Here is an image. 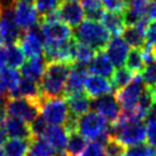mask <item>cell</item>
<instances>
[{
    "label": "cell",
    "instance_id": "54",
    "mask_svg": "<svg viewBox=\"0 0 156 156\" xmlns=\"http://www.w3.org/2000/svg\"><path fill=\"white\" fill-rule=\"evenodd\" d=\"M154 156H156V149H155V151H154Z\"/></svg>",
    "mask_w": 156,
    "mask_h": 156
},
{
    "label": "cell",
    "instance_id": "9",
    "mask_svg": "<svg viewBox=\"0 0 156 156\" xmlns=\"http://www.w3.org/2000/svg\"><path fill=\"white\" fill-rule=\"evenodd\" d=\"M23 36V31L16 24L14 17V8L5 9L1 12L0 22V45L7 46L12 44H19Z\"/></svg>",
    "mask_w": 156,
    "mask_h": 156
},
{
    "label": "cell",
    "instance_id": "39",
    "mask_svg": "<svg viewBox=\"0 0 156 156\" xmlns=\"http://www.w3.org/2000/svg\"><path fill=\"white\" fill-rule=\"evenodd\" d=\"M80 156H107V153H106L103 144L98 141H92L86 146L85 151L82 153Z\"/></svg>",
    "mask_w": 156,
    "mask_h": 156
},
{
    "label": "cell",
    "instance_id": "28",
    "mask_svg": "<svg viewBox=\"0 0 156 156\" xmlns=\"http://www.w3.org/2000/svg\"><path fill=\"white\" fill-rule=\"evenodd\" d=\"M87 146L86 139L77 131H73L69 133L68 145L66 149V154L68 156H80Z\"/></svg>",
    "mask_w": 156,
    "mask_h": 156
},
{
    "label": "cell",
    "instance_id": "50",
    "mask_svg": "<svg viewBox=\"0 0 156 156\" xmlns=\"http://www.w3.org/2000/svg\"><path fill=\"white\" fill-rule=\"evenodd\" d=\"M0 156H6L5 151H4V147H1V146H0Z\"/></svg>",
    "mask_w": 156,
    "mask_h": 156
},
{
    "label": "cell",
    "instance_id": "27",
    "mask_svg": "<svg viewBox=\"0 0 156 156\" xmlns=\"http://www.w3.org/2000/svg\"><path fill=\"white\" fill-rule=\"evenodd\" d=\"M28 98L32 100L40 101L41 93H40V86L38 82H34L29 78H21L19 85V97Z\"/></svg>",
    "mask_w": 156,
    "mask_h": 156
},
{
    "label": "cell",
    "instance_id": "49",
    "mask_svg": "<svg viewBox=\"0 0 156 156\" xmlns=\"http://www.w3.org/2000/svg\"><path fill=\"white\" fill-rule=\"evenodd\" d=\"M17 1H22V2H28V4H32L34 0H17Z\"/></svg>",
    "mask_w": 156,
    "mask_h": 156
},
{
    "label": "cell",
    "instance_id": "18",
    "mask_svg": "<svg viewBox=\"0 0 156 156\" xmlns=\"http://www.w3.org/2000/svg\"><path fill=\"white\" fill-rule=\"evenodd\" d=\"M67 103H68L69 112L73 116L79 118L90 112L92 108V100L85 92H77L67 95Z\"/></svg>",
    "mask_w": 156,
    "mask_h": 156
},
{
    "label": "cell",
    "instance_id": "38",
    "mask_svg": "<svg viewBox=\"0 0 156 156\" xmlns=\"http://www.w3.org/2000/svg\"><path fill=\"white\" fill-rule=\"evenodd\" d=\"M30 132L32 134V138H39V136H44L46 131H47V123L45 122V119L39 115L34 121L29 124Z\"/></svg>",
    "mask_w": 156,
    "mask_h": 156
},
{
    "label": "cell",
    "instance_id": "19",
    "mask_svg": "<svg viewBox=\"0 0 156 156\" xmlns=\"http://www.w3.org/2000/svg\"><path fill=\"white\" fill-rule=\"evenodd\" d=\"M44 136L55 151H58V154L66 153L69 139V131L64 126H48Z\"/></svg>",
    "mask_w": 156,
    "mask_h": 156
},
{
    "label": "cell",
    "instance_id": "12",
    "mask_svg": "<svg viewBox=\"0 0 156 156\" xmlns=\"http://www.w3.org/2000/svg\"><path fill=\"white\" fill-rule=\"evenodd\" d=\"M93 112H98L99 115L105 117L108 122L112 124L118 121L121 116V105L117 101L115 94H107L103 97L97 98L92 100Z\"/></svg>",
    "mask_w": 156,
    "mask_h": 156
},
{
    "label": "cell",
    "instance_id": "23",
    "mask_svg": "<svg viewBox=\"0 0 156 156\" xmlns=\"http://www.w3.org/2000/svg\"><path fill=\"white\" fill-rule=\"evenodd\" d=\"M102 25L105 29L107 30L109 34H112V37H117L123 34V31L125 29V22L123 14H117V13H110L107 12L102 16Z\"/></svg>",
    "mask_w": 156,
    "mask_h": 156
},
{
    "label": "cell",
    "instance_id": "40",
    "mask_svg": "<svg viewBox=\"0 0 156 156\" xmlns=\"http://www.w3.org/2000/svg\"><path fill=\"white\" fill-rule=\"evenodd\" d=\"M126 156H154V151L148 145H136V146L129 147L125 153Z\"/></svg>",
    "mask_w": 156,
    "mask_h": 156
},
{
    "label": "cell",
    "instance_id": "55",
    "mask_svg": "<svg viewBox=\"0 0 156 156\" xmlns=\"http://www.w3.org/2000/svg\"><path fill=\"white\" fill-rule=\"evenodd\" d=\"M121 156H126V155H125V154H124V155H121Z\"/></svg>",
    "mask_w": 156,
    "mask_h": 156
},
{
    "label": "cell",
    "instance_id": "31",
    "mask_svg": "<svg viewBox=\"0 0 156 156\" xmlns=\"http://www.w3.org/2000/svg\"><path fill=\"white\" fill-rule=\"evenodd\" d=\"M125 64H126L125 68L129 69L133 75H138V73H141L144 68H145V61H144V58H142L141 49H132L131 52L129 53V55H127Z\"/></svg>",
    "mask_w": 156,
    "mask_h": 156
},
{
    "label": "cell",
    "instance_id": "47",
    "mask_svg": "<svg viewBox=\"0 0 156 156\" xmlns=\"http://www.w3.org/2000/svg\"><path fill=\"white\" fill-rule=\"evenodd\" d=\"M147 17L149 20H153V21H156V4L153 2L151 6V8L147 13Z\"/></svg>",
    "mask_w": 156,
    "mask_h": 156
},
{
    "label": "cell",
    "instance_id": "33",
    "mask_svg": "<svg viewBox=\"0 0 156 156\" xmlns=\"http://www.w3.org/2000/svg\"><path fill=\"white\" fill-rule=\"evenodd\" d=\"M133 73L126 68H117V70L114 71L112 76V88H115L116 91L123 88L124 86H126L127 84L130 83L133 78Z\"/></svg>",
    "mask_w": 156,
    "mask_h": 156
},
{
    "label": "cell",
    "instance_id": "4",
    "mask_svg": "<svg viewBox=\"0 0 156 156\" xmlns=\"http://www.w3.org/2000/svg\"><path fill=\"white\" fill-rule=\"evenodd\" d=\"M110 136L125 147L136 146L146 141V127L142 122L124 123L117 121L110 127Z\"/></svg>",
    "mask_w": 156,
    "mask_h": 156
},
{
    "label": "cell",
    "instance_id": "16",
    "mask_svg": "<svg viewBox=\"0 0 156 156\" xmlns=\"http://www.w3.org/2000/svg\"><path fill=\"white\" fill-rule=\"evenodd\" d=\"M84 87H85V93L92 100L110 94L112 92V82H109L107 78L97 75H88L85 79Z\"/></svg>",
    "mask_w": 156,
    "mask_h": 156
},
{
    "label": "cell",
    "instance_id": "13",
    "mask_svg": "<svg viewBox=\"0 0 156 156\" xmlns=\"http://www.w3.org/2000/svg\"><path fill=\"white\" fill-rule=\"evenodd\" d=\"M14 17L16 24L23 32L32 29L40 22V16L32 4L17 1L14 6Z\"/></svg>",
    "mask_w": 156,
    "mask_h": 156
},
{
    "label": "cell",
    "instance_id": "21",
    "mask_svg": "<svg viewBox=\"0 0 156 156\" xmlns=\"http://www.w3.org/2000/svg\"><path fill=\"white\" fill-rule=\"evenodd\" d=\"M46 64L47 62L45 61L44 56L30 58L21 67V75L24 78H29V79H32L34 82L39 83L45 73Z\"/></svg>",
    "mask_w": 156,
    "mask_h": 156
},
{
    "label": "cell",
    "instance_id": "15",
    "mask_svg": "<svg viewBox=\"0 0 156 156\" xmlns=\"http://www.w3.org/2000/svg\"><path fill=\"white\" fill-rule=\"evenodd\" d=\"M105 53L107 54V56L112 61L114 67L121 68L126 61L130 49H129V45L125 43V40L121 36H117V37H112L109 40L108 45L106 46Z\"/></svg>",
    "mask_w": 156,
    "mask_h": 156
},
{
    "label": "cell",
    "instance_id": "11",
    "mask_svg": "<svg viewBox=\"0 0 156 156\" xmlns=\"http://www.w3.org/2000/svg\"><path fill=\"white\" fill-rule=\"evenodd\" d=\"M40 29L45 36L46 43H63L73 38L71 28L61 20L44 22L40 21Z\"/></svg>",
    "mask_w": 156,
    "mask_h": 156
},
{
    "label": "cell",
    "instance_id": "1",
    "mask_svg": "<svg viewBox=\"0 0 156 156\" xmlns=\"http://www.w3.org/2000/svg\"><path fill=\"white\" fill-rule=\"evenodd\" d=\"M71 64L64 62H49L39 82L43 99L60 98L64 94Z\"/></svg>",
    "mask_w": 156,
    "mask_h": 156
},
{
    "label": "cell",
    "instance_id": "35",
    "mask_svg": "<svg viewBox=\"0 0 156 156\" xmlns=\"http://www.w3.org/2000/svg\"><path fill=\"white\" fill-rule=\"evenodd\" d=\"M141 77L147 88L156 87V60L151 63L146 64L142 70Z\"/></svg>",
    "mask_w": 156,
    "mask_h": 156
},
{
    "label": "cell",
    "instance_id": "41",
    "mask_svg": "<svg viewBox=\"0 0 156 156\" xmlns=\"http://www.w3.org/2000/svg\"><path fill=\"white\" fill-rule=\"evenodd\" d=\"M145 44L156 48V21H151L147 25L145 30Z\"/></svg>",
    "mask_w": 156,
    "mask_h": 156
},
{
    "label": "cell",
    "instance_id": "8",
    "mask_svg": "<svg viewBox=\"0 0 156 156\" xmlns=\"http://www.w3.org/2000/svg\"><path fill=\"white\" fill-rule=\"evenodd\" d=\"M145 90H146V85L142 80L141 75L138 73L133 76L132 80L126 86L116 91L115 97L123 109H132L138 105L139 99Z\"/></svg>",
    "mask_w": 156,
    "mask_h": 156
},
{
    "label": "cell",
    "instance_id": "20",
    "mask_svg": "<svg viewBox=\"0 0 156 156\" xmlns=\"http://www.w3.org/2000/svg\"><path fill=\"white\" fill-rule=\"evenodd\" d=\"M88 71H91L92 75L108 78L112 76V73L115 71V67L107 56V54L103 51H99L97 52L92 62L88 64Z\"/></svg>",
    "mask_w": 156,
    "mask_h": 156
},
{
    "label": "cell",
    "instance_id": "17",
    "mask_svg": "<svg viewBox=\"0 0 156 156\" xmlns=\"http://www.w3.org/2000/svg\"><path fill=\"white\" fill-rule=\"evenodd\" d=\"M87 76V67L80 66V64H73L71 69H70V73H69L68 79H67V84H66V90H64L66 97L73 94V93L82 92L85 79Z\"/></svg>",
    "mask_w": 156,
    "mask_h": 156
},
{
    "label": "cell",
    "instance_id": "46",
    "mask_svg": "<svg viewBox=\"0 0 156 156\" xmlns=\"http://www.w3.org/2000/svg\"><path fill=\"white\" fill-rule=\"evenodd\" d=\"M7 100H8V98L6 97L5 94L0 93V115H5V106Z\"/></svg>",
    "mask_w": 156,
    "mask_h": 156
},
{
    "label": "cell",
    "instance_id": "26",
    "mask_svg": "<svg viewBox=\"0 0 156 156\" xmlns=\"http://www.w3.org/2000/svg\"><path fill=\"white\" fill-rule=\"evenodd\" d=\"M122 38L129 46L133 48H142L145 45V31L136 25L125 27L122 34Z\"/></svg>",
    "mask_w": 156,
    "mask_h": 156
},
{
    "label": "cell",
    "instance_id": "30",
    "mask_svg": "<svg viewBox=\"0 0 156 156\" xmlns=\"http://www.w3.org/2000/svg\"><path fill=\"white\" fill-rule=\"evenodd\" d=\"M82 6L85 12V16L90 21H101L105 14L101 0H83Z\"/></svg>",
    "mask_w": 156,
    "mask_h": 156
},
{
    "label": "cell",
    "instance_id": "52",
    "mask_svg": "<svg viewBox=\"0 0 156 156\" xmlns=\"http://www.w3.org/2000/svg\"><path fill=\"white\" fill-rule=\"evenodd\" d=\"M64 1H78V0H64Z\"/></svg>",
    "mask_w": 156,
    "mask_h": 156
},
{
    "label": "cell",
    "instance_id": "24",
    "mask_svg": "<svg viewBox=\"0 0 156 156\" xmlns=\"http://www.w3.org/2000/svg\"><path fill=\"white\" fill-rule=\"evenodd\" d=\"M30 141L28 139L10 138L4 144V151L6 156H28L30 149Z\"/></svg>",
    "mask_w": 156,
    "mask_h": 156
},
{
    "label": "cell",
    "instance_id": "7",
    "mask_svg": "<svg viewBox=\"0 0 156 156\" xmlns=\"http://www.w3.org/2000/svg\"><path fill=\"white\" fill-rule=\"evenodd\" d=\"M76 44L75 39L63 43H46L44 49L45 61L49 62H64L73 66L76 56Z\"/></svg>",
    "mask_w": 156,
    "mask_h": 156
},
{
    "label": "cell",
    "instance_id": "37",
    "mask_svg": "<svg viewBox=\"0 0 156 156\" xmlns=\"http://www.w3.org/2000/svg\"><path fill=\"white\" fill-rule=\"evenodd\" d=\"M103 8L110 13L124 14L127 8V0H101Z\"/></svg>",
    "mask_w": 156,
    "mask_h": 156
},
{
    "label": "cell",
    "instance_id": "2",
    "mask_svg": "<svg viewBox=\"0 0 156 156\" xmlns=\"http://www.w3.org/2000/svg\"><path fill=\"white\" fill-rule=\"evenodd\" d=\"M76 131L85 139L106 142L110 136V125L107 119L95 112H88L77 119Z\"/></svg>",
    "mask_w": 156,
    "mask_h": 156
},
{
    "label": "cell",
    "instance_id": "42",
    "mask_svg": "<svg viewBox=\"0 0 156 156\" xmlns=\"http://www.w3.org/2000/svg\"><path fill=\"white\" fill-rule=\"evenodd\" d=\"M146 141L148 144V146L156 147V123L147 122Z\"/></svg>",
    "mask_w": 156,
    "mask_h": 156
},
{
    "label": "cell",
    "instance_id": "56",
    "mask_svg": "<svg viewBox=\"0 0 156 156\" xmlns=\"http://www.w3.org/2000/svg\"><path fill=\"white\" fill-rule=\"evenodd\" d=\"M154 2H155V4H156V0H154Z\"/></svg>",
    "mask_w": 156,
    "mask_h": 156
},
{
    "label": "cell",
    "instance_id": "29",
    "mask_svg": "<svg viewBox=\"0 0 156 156\" xmlns=\"http://www.w3.org/2000/svg\"><path fill=\"white\" fill-rule=\"evenodd\" d=\"M29 151L31 156H55L54 148L45 136L32 138V140L30 141Z\"/></svg>",
    "mask_w": 156,
    "mask_h": 156
},
{
    "label": "cell",
    "instance_id": "34",
    "mask_svg": "<svg viewBox=\"0 0 156 156\" xmlns=\"http://www.w3.org/2000/svg\"><path fill=\"white\" fill-rule=\"evenodd\" d=\"M60 5H61V0H34V7L40 16L58 10Z\"/></svg>",
    "mask_w": 156,
    "mask_h": 156
},
{
    "label": "cell",
    "instance_id": "57",
    "mask_svg": "<svg viewBox=\"0 0 156 156\" xmlns=\"http://www.w3.org/2000/svg\"><path fill=\"white\" fill-rule=\"evenodd\" d=\"M29 156H31V155H29Z\"/></svg>",
    "mask_w": 156,
    "mask_h": 156
},
{
    "label": "cell",
    "instance_id": "32",
    "mask_svg": "<svg viewBox=\"0 0 156 156\" xmlns=\"http://www.w3.org/2000/svg\"><path fill=\"white\" fill-rule=\"evenodd\" d=\"M97 54V51H94L92 47L87 45H84L78 43L76 44V56H75V63L73 64H80L85 66L88 68V64L92 62Z\"/></svg>",
    "mask_w": 156,
    "mask_h": 156
},
{
    "label": "cell",
    "instance_id": "45",
    "mask_svg": "<svg viewBox=\"0 0 156 156\" xmlns=\"http://www.w3.org/2000/svg\"><path fill=\"white\" fill-rule=\"evenodd\" d=\"M6 56H5V46H0V73L5 69Z\"/></svg>",
    "mask_w": 156,
    "mask_h": 156
},
{
    "label": "cell",
    "instance_id": "51",
    "mask_svg": "<svg viewBox=\"0 0 156 156\" xmlns=\"http://www.w3.org/2000/svg\"><path fill=\"white\" fill-rule=\"evenodd\" d=\"M55 156H68V155L64 153V154H58V155H55Z\"/></svg>",
    "mask_w": 156,
    "mask_h": 156
},
{
    "label": "cell",
    "instance_id": "48",
    "mask_svg": "<svg viewBox=\"0 0 156 156\" xmlns=\"http://www.w3.org/2000/svg\"><path fill=\"white\" fill-rule=\"evenodd\" d=\"M151 93V100H153V103H155L156 106V87L154 88H149Z\"/></svg>",
    "mask_w": 156,
    "mask_h": 156
},
{
    "label": "cell",
    "instance_id": "44",
    "mask_svg": "<svg viewBox=\"0 0 156 156\" xmlns=\"http://www.w3.org/2000/svg\"><path fill=\"white\" fill-rule=\"evenodd\" d=\"M146 122H153L156 123V106H153V107L148 110L146 115Z\"/></svg>",
    "mask_w": 156,
    "mask_h": 156
},
{
    "label": "cell",
    "instance_id": "6",
    "mask_svg": "<svg viewBox=\"0 0 156 156\" xmlns=\"http://www.w3.org/2000/svg\"><path fill=\"white\" fill-rule=\"evenodd\" d=\"M40 114L51 126L66 125L70 117L67 100L62 97L52 99L40 98Z\"/></svg>",
    "mask_w": 156,
    "mask_h": 156
},
{
    "label": "cell",
    "instance_id": "43",
    "mask_svg": "<svg viewBox=\"0 0 156 156\" xmlns=\"http://www.w3.org/2000/svg\"><path fill=\"white\" fill-rule=\"evenodd\" d=\"M5 115H0V146L7 141V132L5 129Z\"/></svg>",
    "mask_w": 156,
    "mask_h": 156
},
{
    "label": "cell",
    "instance_id": "36",
    "mask_svg": "<svg viewBox=\"0 0 156 156\" xmlns=\"http://www.w3.org/2000/svg\"><path fill=\"white\" fill-rule=\"evenodd\" d=\"M105 149L107 156H121L126 153L125 146L112 136H109L107 141L105 142Z\"/></svg>",
    "mask_w": 156,
    "mask_h": 156
},
{
    "label": "cell",
    "instance_id": "3",
    "mask_svg": "<svg viewBox=\"0 0 156 156\" xmlns=\"http://www.w3.org/2000/svg\"><path fill=\"white\" fill-rule=\"evenodd\" d=\"M73 39L80 44L87 45L94 51H103L110 40V34L101 23L95 21H84L78 25Z\"/></svg>",
    "mask_w": 156,
    "mask_h": 156
},
{
    "label": "cell",
    "instance_id": "53",
    "mask_svg": "<svg viewBox=\"0 0 156 156\" xmlns=\"http://www.w3.org/2000/svg\"><path fill=\"white\" fill-rule=\"evenodd\" d=\"M0 22H1V10H0ZM1 46V45H0Z\"/></svg>",
    "mask_w": 156,
    "mask_h": 156
},
{
    "label": "cell",
    "instance_id": "5",
    "mask_svg": "<svg viewBox=\"0 0 156 156\" xmlns=\"http://www.w3.org/2000/svg\"><path fill=\"white\" fill-rule=\"evenodd\" d=\"M40 114V101L19 97L10 98L5 106V115L23 121L27 124L34 121Z\"/></svg>",
    "mask_w": 156,
    "mask_h": 156
},
{
    "label": "cell",
    "instance_id": "14",
    "mask_svg": "<svg viewBox=\"0 0 156 156\" xmlns=\"http://www.w3.org/2000/svg\"><path fill=\"white\" fill-rule=\"evenodd\" d=\"M58 13L60 20L70 28H77L84 22L85 12L82 4L78 1H64L58 6Z\"/></svg>",
    "mask_w": 156,
    "mask_h": 156
},
{
    "label": "cell",
    "instance_id": "22",
    "mask_svg": "<svg viewBox=\"0 0 156 156\" xmlns=\"http://www.w3.org/2000/svg\"><path fill=\"white\" fill-rule=\"evenodd\" d=\"M5 129L7 136L10 138L28 139L32 140V134L30 132L29 124L14 117H5Z\"/></svg>",
    "mask_w": 156,
    "mask_h": 156
},
{
    "label": "cell",
    "instance_id": "25",
    "mask_svg": "<svg viewBox=\"0 0 156 156\" xmlns=\"http://www.w3.org/2000/svg\"><path fill=\"white\" fill-rule=\"evenodd\" d=\"M5 56L6 63L8 64V68H21L25 62V54L20 43L5 46Z\"/></svg>",
    "mask_w": 156,
    "mask_h": 156
},
{
    "label": "cell",
    "instance_id": "10",
    "mask_svg": "<svg viewBox=\"0 0 156 156\" xmlns=\"http://www.w3.org/2000/svg\"><path fill=\"white\" fill-rule=\"evenodd\" d=\"M20 45L23 49L25 56L29 58L41 56V54H44L46 39L40 27L36 25L32 29L24 31L20 40Z\"/></svg>",
    "mask_w": 156,
    "mask_h": 156
}]
</instances>
